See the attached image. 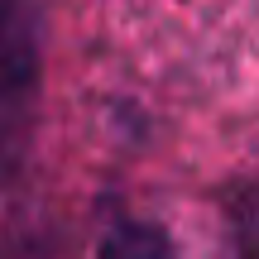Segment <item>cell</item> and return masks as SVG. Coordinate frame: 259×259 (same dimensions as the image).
<instances>
[{
  "instance_id": "1",
  "label": "cell",
  "mask_w": 259,
  "mask_h": 259,
  "mask_svg": "<svg viewBox=\"0 0 259 259\" xmlns=\"http://www.w3.org/2000/svg\"><path fill=\"white\" fill-rule=\"evenodd\" d=\"M38 96V10L34 0H0V173L29 135Z\"/></svg>"
},
{
  "instance_id": "2",
  "label": "cell",
  "mask_w": 259,
  "mask_h": 259,
  "mask_svg": "<svg viewBox=\"0 0 259 259\" xmlns=\"http://www.w3.org/2000/svg\"><path fill=\"white\" fill-rule=\"evenodd\" d=\"M101 259H178V250L163 226L125 216L101 235Z\"/></svg>"
}]
</instances>
